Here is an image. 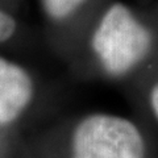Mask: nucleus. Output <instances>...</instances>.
I'll return each mask as SVG.
<instances>
[{
	"label": "nucleus",
	"mask_w": 158,
	"mask_h": 158,
	"mask_svg": "<svg viewBox=\"0 0 158 158\" xmlns=\"http://www.w3.org/2000/svg\"><path fill=\"white\" fill-rule=\"evenodd\" d=\"M87 0H42V6L49 17L63 20L86 3Z\"/></svg>",
	"instance_id": "nucleus-4"
},
{
	"label": "nucleus",
	"mask_w": 158,
	"mask_h": 158,
	"mask_svg": "<svg viewBox=\"0 0 158 158\" xmlns=\"http://www.w3.org/2000/svg\"><path fill=\"white\" fill-rule=\"evenodd\" d=\"M150 31L121 3L108 8L92 36V49L111 77H123L149 56Z\"/></svg>",
	"instance_id": "nucleus-1"
},
{
	"label": "nucleus",
	"mask_w": 158,
	"mask_h": 158,
	"mask_svg": "<svg viewBox=\"0 0 158 158\" xmlns=\"http://www.w3.org/2000/svg\"><path fill=\"white\" fill-rule=\"evenodd\" d=\"M16 31V23L9 15L0 11V42L11 38Z\"/></svg>",
	"instance_id": "nucleus-5"
},
{
	"label": "nucleus",
	"mask_w": 158,
	"mask_h": 158,
	"mask_svg": "<svg viewBox=\"0 0 158 158\" xmlns=\"http://www.w3.org/2000/svg\"><path fill=\"white\" fill-rule=\"evenodd\" d=\"M149 103H150V108L153 113H154V116L158 120V83H156L152 88L150 95H149Z\"/></svg>",
	"instance_id": "nucleus-6"
},
{
	"label": "nucleus",
	"mask_w": 158,
	"mask_h": 158,
	"mask_svg": "<svg viewBox=\"0 0 158 158\" xmlns=\"http://www.w3.org/2000/svg\"><path fill=\"white\" fill-rule=\"evenodd\" d=\"M33 96V83L28 73L0 57V124L20 116Z\"/></svg>",
	"instance_id": "nucleus-3"
},
{
	"label": "nucleus",
	"mask_w": 158,
	"mask_h": 158,
	"mask_svg": "<svg viewBox=\"0 0 158 158\" xmlns=\"http://www.w3.org/2000/svg\"><path fill=\"white\" fill-rule=\"evenodd\" d=\"M71 158H146V142L128 118L94 113L73 132Z\"/></svg>",
	"instance_id": "nucleus-2"
}]
</instances>
